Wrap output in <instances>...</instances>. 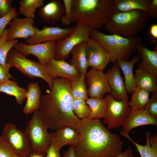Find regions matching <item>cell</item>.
Instances as JSON below:
<instances>
[{"instance_id": "e575fe53", "label": "cell", "mask_w": 157, "mask_h": 157, "mask_svg": "<svg viewBox=\"0 0 157 157\" xmlns=\"http://www.w3.org/2000/svg\"><path fill=\"white\" fill-rule=\"evenodd\" d=\"M73 0H63L62 1L65 8V14L60 20L63 25L68 26L72 22L73 16Z\"/></svg>"}, {"instance_id": "1f68e13d", "label": "cell", "mask_w": 157, "mask_h": 157, "mask_svg": "<svg viewBox=\"0 0 157 157\" xmlns=\"http://www.w3.org/2000/svg\"><path fill=\"white\" fill-rule=\"evenodd\" d=\"M70 92L73 99H87L88 97L85 76L81 75L77 79L71 82Z\"/></svg>"}, {"instance_id": "f546056e", "label": "cell", "mask_w": 157, "mask_h": 157, "mask_svg": "<svg viewBox=\"0 0 157 157\" xmlns=\"http://www.w3.org/2000/svg\"><path fill=\"white\" fill-rule=\"evenodd\" d=\"M44 0H21L19 3V14L25 17L33 19L37 9L43 5Z\"/></svg>"}, {"instance_id": "7dc6e473", "label": "cell", "mask_w": 157, "mask_h": 157, "mask_svg": "<svg viewBox=\"0 0 157 157\" xmlns=\"http://www.w3.org/2000/svg\"><path fill=\"white\" fill-rule=\"evenodd\" d=\"M14 157H19V156H17V155H16L15 154H14Z\"/></svg>"}, {"instance_id": "8d00e7d4", "label": "cell", "mask_w": 157, "mask_h": 157, "mask_svg": "<svg viewBox=\"0 0 157 157\" xmlns=\"http://www.w3.org/2000/svg\"><path fill=\"white\" fill-rule=\"evenodd\" d=\"M15 154L10 145L0 136V157H14Z\"/></svg>"}, {"instance_id": "d6a6232c", "label": "cell", "mask_w": 157, "mask_h": 157, "mask_svg": "<svg viewBox=\"0 0 157 157\" xmlns=\"http://www.w3.org/2000/svg\"><path fill=\"white\" fill-rule=\"evenodd\" d=\"M8 28L6 29L0 38V64L6 65L7 54L9 51L19 42L17 39L13 40H8Z\"/></svg>"}, {"instance_id": "d4e9b609", "label": "cell", "mask_w": 157, "mask_h": 157, "mask_svg": "<svg viewBox=\"0 0 157 157\" xmlns=\"http://www.w3.org/2000/svg\"><path fill=\"white\" fill-rule=\"evenodd\" d=\"M72 58L70 64L73 66L81 75L85 76L88 67L86 54V44L80 43L72 50Z\"/></svg>"}, {"instance_id": "9c48e42d", "label": "cell", "mask_w": 157, "mask_h": 157, "mask_svg": "<svg viewBox=\"0 0 157 157\" xmlns=\"http://www.w3.org/2000/svg\"><path fill=\"white\" fill-rule=\"evenodd\" d=\"M108 96V104L102 123L106 124L108 130L117 129L124 124L130 114L128 100L117 101L110 94Z\"/></svg>"}, {"instance_id": "8992f818", "label": "cell", "mask_w": 157, "mask_h": 157, "mask_svg": "<svg viewBox=\"0 0 157 157\" xmlns=\"http://www.w3.org/2000/svg\"><path fill=\"white\" fill-rule=\"evenodd\" d=\"M48 129L38 110L34 111L24 132L29 141L32 153H39L44 155L46 154L51 141Z\"/></svg>"}, {"instance_id": "ba28073f", "label": "cell", "mask_w": 157, "mask_h": 157, "mask_svg": "<svg viewBox=\"0 0 157 157\" xmlns=\"http://www.w3.org/2000/svg\"><path fill=\"white\" fill-rule=\"evenodd\" d=\"M92 29L83 24L77 23L71 33L63 39L56 41L53 58L65 60L71 54L73 49L82 42L86 43L90 38Z\"/></svg>"}, {"instance_id": "4fadbf2b", "label": "cell", "mask_w": 157, "mask_h": 157, "mask_svg": "<svg viewBox=\"0 0 157 157\" xmlns=\"http://www.w3.org/2000/svg\"><path fill=\"white\" fill-rule=\"evenodd\" d=\"M74 27L73 26L63 28L58 26H44L42 29H39L36 26L34 34L26 40L25 42L33 45L50 41H57L67 37Z\"/></svg>"}, {"instance_id": "83f0119b", "label": "cell", "mask_w": 157, "mask_h": 157, "mask_svg": "<svg viewBox=\"0 0 157 157\" xmlns=\"http://www.w3.org/2000/svg\"><path fill=\"white\" fill-rule=\"evenodd\" d=\"M27 90L19 87L16 81L8 80L0 85V92H3L14 96L17 103L21 105L26 98Z\"/></svg>"}, {"instance_id": "30bf717a", "label": "cell", "mask_w": 157, "mask_h": 157, "mask_svg": "<svg viewBox=\"0 0 157 157\" xmlns=\"http://www.w3.org/2000/svg\"><path fill=\"white\" fill-rule=\"evenodd\" d=\"M1 136L10 145L17 156L29 157L32 153L30 144L25 133L18 129L15 124H6Z\"/></svg>"}, {"instance_id": "ffe728a7", "label": "cell", "mask_w": 157, "mask_h": 157, "mask_svg": "<svg viewBox=\"0 0 157 157\" xmlns=\"http://www.w3.org/2000/svg\"><path fill=\"white\" fill-rule=\"evenodd\" d=\"M51 142L61 149L68 145L75 147L80 140L79 134L76 130L69 126H65L50 133Z\"/></svg>"}, {"instance_id": "52a82bcc", "label": "cell", "mask_w": 157, "mask_h": 157, "mask_svg": "<svg viewBox=\"0 0 157 157\" xmlns=\"http://www.w3.org/2000/svg\"><path fill=\"white\" fill-rule=\"evenodd\" d=\"M6 62L30 78L38 77L42 79L47 84L49 88H51L52 79L48 75L46 67L39 62L28 59L12 48L7 54Z\"/></svg>"}, {"instance_id": "3957f363", "label": "cell", "mask_w": 157, "mask_h": 157, "mask_svg": "<svg viewBox=\"0 0 157 157\" xmlns=\"http://www.w3.org/2000/svg\"><path fill=\"white\" fill-rule=\"evenodd\" d=\"M72 22L101 28L113 14L112 0H73Z\"/></svg>"}, {"instance_id": "484cf974", "label": "cell", "mask_w": 157, "mask_h": 157, "mask_svg": "<svg viewBox=\"0 0 157 157\" xmlns=\"http://www.w3.org/2000/svg\"><path fill=\"white\" fill-rule=\"evenodd\" d=\"M27 88V101L23 109V113L26 115L39 110L41 96V90L37 82L30 83Z\"/></svg>"}, {"instance_id": "e0dca14e", "label": "cell", "mask_w": 157, "mask_h": 157, "mask_svg": "<svg viewBox=\"0 0 157 157\" xmlns=\"http://www.w3.org/2000/svg\"><path fill=\"white\" fill-rule=\"evenodd\" d=\"M46 68L48 75L52 79L60 77L71 82L81 75L73 66L64 60H56L52 58L48 61Z\"/></svg>"}, {"instance_id": "ee69618b", "label": "cell", "mask_w": 157, "mask_h": 157, "mask_svg": "<svg viewBox=\"0 0 157 157\" xmlns=\"http://www.w3.org/2000/svg\"><path fill=\"white\" fill-rule=\"evenodd\" d=\"M131 147L129 146L126 150L122 152L116 157H135Z\"/></svg>"}, {"instance_id": "5b68a950", "label": "cell", "mask_w": 157, "mask_h": 157, "mask_svg": "<svg viewBox=\"0 0 157 157\" xmlns=\"http://www.w3.org/2000/svg\"><path fill=\"white\" fill-rule=\"evenodd\" d=\"M148 13L141 10L113 13L104 25L112 34L124 37L136 36L141 32L149 19Z\"/></svg>"}, {"instance_id": "d6986e66", "label": "cell", "mask_w": 157, "mask_h": 157, "mask_svg": "<svg viewBox=\"0 0 157 157\" xmlns=\"http://www.w3.org/2000/svg\"><path fill=\"white\" fill-rule=\"evenodd\" d=\"M65 11L62 1L51 0L40 8L38 15L45 22L54 24L61 20L64 15Z\"/></svg>"}, {"instance_id": "2e32d148", "label": "cell", "mask_w": 157, "mask_h": 157, "mask_svg": "<svg viewBox=\"0 0 157 157\" xmlns=\"http://www.w3.org/2000/svg\"><path fill=\"white\" fill-rule=\"evenodd\" d=\"M120 71L117 64L113 63L112 67L106 72L105 74L111 90L110 94L117 101L129 100V97Z\"/></svg>"}, {"instance_id": "f35d334b", "label": "cell", "mask_w": 157, "mask_h": 157, "mask_svg": "<svg viewBox=\"0 0 157 157\" xmlns=\"http://www.w3.org/2000/svg\"><path fill=\"white\" fill-rule=\"evenodd\" d=\"M11 67L8 64L6 65L0 64V85L12 78L9 72V69Z\"/></svg>"}, {"instance_id": "cb8c5ba5", "label": "cell", "mask_w": 157, "mask_h": 157, "mask_svg": "<svg viewBox=\"0 0 157 157\" xmlns=\"http://www.w3.org/2000/svg\"><path fill=\"white\" fill-rule=\"evenodd\" d=\"M120 134L131 141L135 146L141 157H157V135H150L149 131L145 133L146 144L144 146L139 144L132 139L129 134L123 131L120 132Z\"/></svg>"}, {"instance_id": "ac0fdd59", "label": "cell", "mask_w": 157, "mask_h": 157, "mask_svg": "<svg viewBox=\"0 0 157 157\" xmlns=\"http://www.w3.org/2000/svg\"><path fill=\"white\" fill-rule=\"evenodd\" d=\"M130 114L122 126L123 132L129 134L133 129L147 125L157 126V116L152 115L144 109L133 110L131 108Z\"/></svg>"}, {"instance_id": "8fae6325", "label": "cell", "mask_w": 157, "mask_h": 157, "mask_svg": "<svg viewBox=\"0 0 157 157\" xmlns=\"http://www.w3.org/2000/svg\"><path fill=\"white\" fill-rule=\"evenodd\" d=\"M56 41H50L33 45L18 42L13 49L26 57L30 54L35 56L46 67L49 60L53 58Z\"/></svg>"}, {"instance_id": "bcb514c9", "label": "cell", "mask_w": 157, "mask_h": 157, "mask_svg": "<svg viewBox=\"0 0 157 157\" xmlns=\"http://www.w3.org/2000/svg\"><path fill=\"white\" fill-rule=\"evenodd\" d=\"M44 155L39 153H32L29 157H45Z\"/></svg>"}, {"instance_id": "7bdbcfd3", "label": "cell", "mask_w": 157, "mask_h": 157, "mask_svg": "<svg viewBox=\"0 0 157 157\" xmlns=\"http://www.w3.org/2000/svg\"><path fill=\"white\" fill-rule=\"evenodd\" d=\"M149 34L151 38L154 40L157 39V24H152L150 26L149 30Z\"/></svg>"}, {"instance_id": "4316f807", "label": "cell", "mask_w": 157, "mask_h": 157, "mask_svg": "<svg viewBox=\"0 0 157 157\" xmlns=\"http://www.w3.org/2000/svg\"><path fill=\"white\" fill-rule=\"evenodd\" d=\"M135 79L138 88L149 92H157V75L138 68L135 70Z\"/></svg>"}, {"instance_id": "6da1fadb", "label": "cell", "mask_w": 157, "mask_h": 157, "mask_svg": "<svg viewBox=\"0 0 157 157\" xmlns=\"http://www.w3.org/2000/svg\"><path fill=\"white\" fill-rule=\"evenodd\" d=\"M52 83L49 90L40 97L38 110L42 120L48 129L52 130L65 126L75 130L81 119L72 110L71 82L57 77L52 79Z\"/></svg>"}, {"instance_id": "44dd1931", "label": "cell", "mask_w": 157, "mask_h": 157, "mask_svg": "<svg viewBox=\"0 0 157 157\" xmlns=\"http://www.w3.org/2000/svg\"><path fill=\"white\" fill-rule=\"evenodd\" d=\"M137 50L140 53L142 60L138 65V68L145 70L150 73L157 75V45L154 49L149 50L140 43Z\"/></svg>"}, {"instance_id": "5bb4252c", "label": "cell", "mask_w": 157, "mask_h": 157, "mask_svg": "<svg viewBox=\"0 0 157 157\" xmlns=\"http://www.w3.org/2000/svg\"><path fill=\"white\" fill-rule=\"evenodd\" d=\"M86 44L88 67L103 71L110 62L109 54L101 46L90 38Z\"/></svg>"}, {"instance_id": "4dcf8cb0", "label": "cell", "mask_w": 157, "mask_h": 157, "mask_svg": "<svg viewBox=\"0 0 157 157\" xmlns=\"http://www.w3.org/2000/svg\"><path fill=\"white\" fill-rule=\"evenodd\" d=\"M149 92L137 88L133 92L129 106L133 110L144 109L149 99Z\"/></svg>"}, {"instance_id": "d590c367", "label": "cell", "mask_w": 157, "mask_h": 157, "mask_svg": "<svg viewBox=\"0 0 157 157\" xmlns=\"http://www.w3.org/2000/svg\"><path fill=\"white\" fill-rule=\"evenodd\" d=\"M20 15L15 7H13L11 11L6 16L0 18V38L6 29V28L12 19Z\"/></svg>"}, {"instance_id": "60d3db41", "label": "cell", "mask_w": 157, "mask_h": 157, "mask_svg": "<svg viewBox=\"0 0 157 157\" xmlns=\"http://www.w3.org/2000/svg\"><path fill=\"white\" fill-rule=\"evenodd\" d=\"M60 149L51 141V144L46 152V157H61Z\"/></svg>"}, {"instance_id": "7402d4cb", "label": "cell", "mask_w": 157, "mask_h": 157, "mask_svg": "<svg viewBox=\"0 0 157 157\" xmlns=\"http://www.w3.org/2000/svg\"><path fill=\"white\" fill-rule=\"evenodd\" d=\"M151 0H112L113 13L136 10H142L147 13Z\"/></svg>"}, {"instance_id": "7c38bea8", "label": "cell", "mask_w": 157, "mask_h": 157, "mask_svg": "<svg viewBox=\"0 0 157 157\" xmlns=\"http://www.w3.org/2000/svg\"><path fill=\"white\" fill-rule=\"evenodd\" d=\"M88 97L103 98L111 90L106 75L103 71L92 68L85 76Z\"/></svg>"}, {"instance_id": "836d02e7", "label": "cell", "mask_w": 157, "mask_h": 157, "mask_svg": "<svg viewBox=\"0 0 157 157\" xmlns=\"http://www.w3.org/2000/svg\"><path fill=\"white\" fill-rule=\"evenodd\" d=\"M72 110L74 114L79 119L89 118L91 112L90 107L87 104L86 100L73 99Z\"/></svg>"}, {"instance_id": "9a60e30c", "label": "cell", "mask_w": 157, "mask_h": 157, "mask_svg": "<svg viewBox=\"0 0 157 157\" xmlns=\"http://www.w3.org/2000/svg\"><path fill=\"white\" fill-rule=\"evenodd\" d=\"M8 40H13L18 38L26 40L33 36L36 27L33 19L25 17L21 19L16 16L8 24Z\"/></svg>"}, {"instance_id": "f1b7e54d", "label": "cell", "mask_w": 157, "mask_h": 157, "mask_svg": "<svg viewBox=\"0 0 157 157\" xmlns=\"http://www.w3.org/2000/svg\"><path fill=\"white\" fill-rule=\"evenodd\" d=\"M86 101L91 110L89 118L100 119L103 118L108 104V94L103 98L88 97Z\"/></svg>"}, {"instance_id": "f6af8a7d", "label": "cell", "mask_w": 157, "mask_h": 157, "mask_svg": "<svg viewBox=\"0 0 157 157\" xmlns=\"http://www.w3.org/2000/svg\"><path fill=\"white\" fill-rule=\"evenodd\" d=\"M63 157H76L74 147L69 146L68 149L64 152Z\"/></svg>"}, {"instance_id": "603a6c76", "label": "cell", "mask_w": 157, "mask_h": 157, "mask_svg": "<svg viewBox=\"0 0 157 157\" xmlns=\"http://www.w3.org/2000/svg\"><path fill=\"white\" fill-rule=\"evenodd\" d=\"M141 59L140 55H136L131 60H120L116 63L124 76V84L127 92L132 94L137 88L133 69L135 64Z\"/></svg>"}, {"instance_id": "7a4b0ae2", "label": "cell", "mask_w": 157, "mask_h": 157, "mask_svg": "<svg viewBox=\"0 0 157 157\" xmlns=\"http://www.w3.org/2000/svg\"><path fill=\"white\" fill-rule=\"evenodd\" d=\"M75 130L80 137L74 147L76 157H116L122 152L119 136L109 131L100 119H81Z\"/></svg>"}, {"instance_id": "277c9868", "label": "cell", "mask_w": 157, "mask_h": 157, "mask_svg": "<svg viewBox=\"0 0 157 157\" xmlns=\"http://www.w3.org/2000/svg\"><path fill=\"white\" fill-rule=\"evenodd\" d=\"M90 38L105 49L113 63L128 61L141 41V38L137 35L124 37L115 34L106 35L95 29H91Z\"/></svg>"}, {"instance_id": "74e56055", "label": "cell", "mask_w": 157, "mask_h": 157, "mask_svg": "<svg viewBox=\"0 0 157 157\" xmlns=\"http://www.w3.org/2000/svg\"><path fill=\"white\" fill-rule=\"evenodd\" d=\"M144 109L150 114L157 116V92H152L151 98Z\"/></svg>"}, {"instance_id": "ab89813d", "label": "cell", "mask_w": 157, "mask_h": 157, "mask_svg": "<svg viewBox=\"0 0 157 157\" xmlns=\"http://www.w3.org/2000/svg\"><path fill=\"white\" fill-rule=\"evenodd\" d=\"M13 0H0V18L7 15L12 10Z\"/></svg>"}, {"instance_id": "b9f144b4", "label": "cell", "mask_w": 157, "mask_h": 157, "mask_svg": "<svg viewBox=\"0 0 157 157\" xmlns=\"http://www.w3.org/2000/svg\"><path fill=\"white\" fill-rule=\"evenodd\" d=\"M149 17L157 18V0H152L148 12Z\"/></svg>"}]
</instances>
